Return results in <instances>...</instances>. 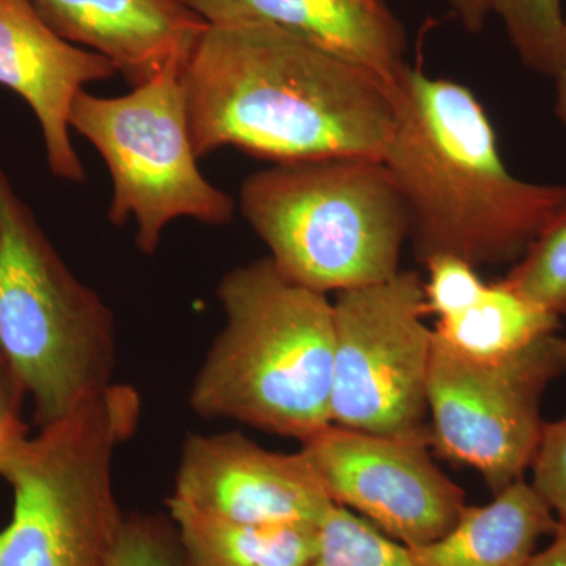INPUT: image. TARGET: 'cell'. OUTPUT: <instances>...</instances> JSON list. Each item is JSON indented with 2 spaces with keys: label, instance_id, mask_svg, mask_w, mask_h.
I'll use <instances>...</instances> for the list:
<instances>
[{
  "label": "cell",
  "instance_id": "15",
  "mask_svg": "<svg viewBox=\"0 0 566 566\" xmlns=\"http://www.w3.org/2000/svg\"><path fill=\"white\" fill-rule=\"evenodd\" d=\"M560 527L526 479L490 504L468 505L455 526L428 545L409 547L415 566H527L543 536Z\"/></svg>",
  "mask_w": 566,
  "mask_h": 566
},
{
  "label": "cell",
  "instance_id": "16",
  "mask_svg": "<svg viewBox=\"0 0 566 566\" xmlns=\"http://www.w3.org/2000/svg\"><path fill=\"white\" fill-rule=\"evenodd\" d=\"M170 517L196 566H307L322 534L312 524L255 526L205 515L169 499Z\"/></svg>",
  "mask_w": 566,
  "mask_h": 566
},
{
  "label": "cell",
  "instance_id": "13",
  "mask_svg": "<svg viewBox=\"0 0 566 566\" xmlns=\"http://www.w3.org/2000/svg\"><path fill=\"white\" fill-rule=\"evenodd\" d=\"M70 43L109 59L139 87L169 66L186 69L208 22L188 0H32Z\"/></svg>",
  "mask_w": 566,
  "mask_h": 566
},
{
  "label": "cell",
  "instance_id": "14",
  "mask_svg": "<svg viewBox=\"0 0 566 566\" xmlns=\"http://www.w3.org/2000/svg\"><path fill=\"white\" fill-rule=\"evenodd\" d=\"M210 25H277L392 82L405 69L406 31L386 0H188Z\"/></svg>",
  "mask_w": 566,
  "mask_h": 566
},
{
  "label": "cell",
  "instance_id": "1",
  "mask_svg": "<svg viewBox=\"0 0 566 566\" xmlns=\"http://www.w3.org/2000/svg\"><path fill=\"white\" fill-rule=\"evenodd\" d=\"M193 151L274 164L385 155L389 82L264 22L208 25L182 71Z\"/></svg>",
  "mask_w": 566,
  "mask_h": 566
},
{
  "label": "cell",
  "instance_id": "6",
  "mask_svg": "<svg viewBox=\"0 0 566 566\" xmlns=\"http://www.w3.org/2000/svg\"><path fill=\"white\" fill-rule=\"evenodd\" d=\"M0 352L32 401L39 430L114 382L111 308L71 273L2 167Z\"/></svg>",
  "mask_w": 566,
  "mask_h": 566
},
{
  "label": "cell",
  "instance_id": "5",
  "mask_svg": "<svg viewBox=\"0 0 566 566\" xmlns=\"http://www.w3.org/2000/svg\"><path fill=\"white\" fill-rule=\"evenodd\" d=\"M140 415L139 392L112 382L13 450L0 468L14 495L0 566H109L125 520L114 457Z\"/></svg>",
  "mask_w": 566,
  "mask_h": 566
},
{
  "label": "cell",
  "instance_id": "23",
  "mask_svg": "<svg viewBox=\"0 0 566 566\" xmlns=\"http://www.w3.org/2000/svg\"><path fill=\"white\" fill-rule=\"evenodd\" d=\"M531 469V485L566 527V417L545 423Z\"/></svg>",
  "mask_w": 566,
  "mask_h": 566
},
{
  "label": "cell",
  "instance_id": "20",
  "mask_svg": "<svg viewBox=\"0 0 566 566\" xmlns=\"http://www.w3.org/2000/svg\"><path fill=\"white\" fill-rule=\"evenodd\" d=\"M319 534L318 554L307 566H415L409 547L345 506L331 509Z\"/></svg>",
  "mask_w": 566,
  "mask_h": 566
},
{
  "label": "cell",
  "instance_id": "10",
  "mask_svg": "<svg viewBox=\"0 0 566 566\" xmlns=\"http://www.w3.org/2000/svg\"><path fill=\"white\" fill-rule=\"evenodd\" d=\"M301 452L335 505L356 510L406 547L441 538L468 506L463 488L419 442L329 424Z\"/></svg>",
  "mask_w": 566,
  "mask_h": 566
},
{
  "label": "cell",
  "instance_id": "18",
  "mask_svg": "<svg viewBox=\"0 0 566 566\" xmlns=\"http://www.w3.org/2000/svg\"><path fill=\"white\" fill-rule=\"evenodd\" d=\"M493 13L504 22L521 62L536 74L554 77L566 35L562 0H493Z\"/></svg>",
  "mask_w": 566,
  "mask_h": 566
},
{
  "label": "cell",
  "instance_id": "17",
  "mask_svg": "<svg viewBox=\"0 0 566 566\" xmlns=\"http://www.w3.org/2000/svg\"><path fill=\"white\" fill-rule=\"evenodd\" d=\"M558 326V316L499 281L486 283L479 300L461 314L438 319L433 335L463 356L497 359L557 333Z\"/></svg>",
  "mask_w": 566,
  "mask_h": 566
},
{
  "label": "cell",
  "instance_id": "12",
  "mask_svg": "<svg viewBox=\"0 0 566 566\" xmlns=\"http://www.w3.org/2000/svg\"><path fill=\"white\" fill-rule=\"evenodd\" d=\"M117 73L109 59L59 35L32 0H0V85L20 95L35 114L54 177L85 181L71 142V109L85 85Z\"/></svg>",
  "mask_w": 566,
  "mask_h": 566
},
{
  "label": "cell",
  "instance_id": "11",
  "mask_svg": "<svg viewBox=\"0 0 566 566\" xmlns=\"http://www.w3.org/2000/svg\"><path fill=\"white\" fill-rule=\"evenodd\" d=\"M170 499L255 526H322L335 505L301 450L271 452L241 433L189 436Z\"/></svg>",
  "mask_w": 566,
  "mask_h": 566
},
{
  "label": "cell",
  "instance_id": "27",
  "mask_svg": "<svg viewBox=\"0 0 566 566\" xmlns=\"http://www.w3.org/2000/svg\"><path fill=\"white\" fill-rule=\"evenodd\" d=\"M554 80H556V115L566 128V35L560 63H558Z\"/></svg>",
  "mask_w": 566,
  "mask_h": 566
},
{
  "label": "cell",
  "instance_id": "3",
  "mask_svg": "<svg viewBox=\"0 0 566 566\" xmlns=\"http://www.w3.org/2000/svg\"><path fill=\"white\" fill-rule=\"evenodd\" d=\"M226 326L193 379L189 405L305 442L331 420L334 305L286 277L270 256L218 286Z\"/></svg>",
  "mask_w": 566,
  "mask_h": 566
},
{
  "label": "cell",
  "instance_id": "21",
  "mask_svg": "<svg viewBox=\"0 0 566 566\" xmlns=\"http://www.w3.org/2000/svg\"><path fill=\"white\" fill-rule=\"evenodd\" d=\"M109 566H196L174 521L156 515L123 520Z\"/></svg>",
  "mask_w": 566,
  "mask_h": 566
},
{
  "label": "cell",
  "instance_id": "24",
  "mask_svg": "<svg viewBox=\"0 0 566 566\" xmlns=\"http://www.w3.org/2000/svg\"><path fill=\"white\" fill-rule=\"evenodd\" d=\"M28 400L24 389L0 352V468L13 450L29 438V427L22 416Z\"/></svg>",
  "mask_w": 566,
  "mask_h": 566
},
{
  "label": "cell",
  "instance_id": "7",
  "mask_svg": "<svg viewBox=\"0 0 566 566\" xmlns=\"http://www.w3.org/2000/svg\"><path fill=\"white\" fill-rule=\"evenodd\" d=\"M182 66L172 65L123 96L74 99L70 128L91 142L109 169V221L136 222V244L153 255L175 219L207 226L232 221L234 202L197 166L186 111Z\"/></svg>",
  "mask_w": 566,
  "mask_h": 566
},
{
  "label": "cell",
  "instance_id": "19",
  "mask_svg": "<svg viewBox=\"0 0 566 566\" xmlns=\"http://www.w3.org/2000/svg\"><path fill=\"white\" fill-rule=\"evenodd\" d=\"M501 282L558 318L566 315V205Z\"/></svg>",
  "mask_w": 566,
  "mask_h": 566
},
{
  "label": "cell",
  "instance_id": "8",
  "mask_svg": "<svg viewBox=\"0 0 566 566\" xmlns=\"http://www.w3.org/2000/svg\"><path fill=\"white\" fill-rule=\"evenodd\" d=\"M331 420L337 427L431 446L423 281L398 271L337 293Z\"/></svg>",
  "mask_w": 566,
  "mask_h": 566
},
{
  "label": "cell",
  "instance_id": "22",
  "mask_svg": "<svg viewBox=\"0 0 566 566\" xmlns=\"http://www.w3.org/2000/svg\"><path fill=\"white\" fill-rule=\"evenodd\" d=\"M428 281L423 282L424 312L438 319L461 314L479 300L486 282L479 268L450 253L431 256L423 263Z\"/></svg>",
  "mask_w": 566,
  "mask_h": 566
},
{
  "label": "cell",
  "instance_id": "26",
  "mask_svg": "<svg viewBox=\"0 0 566 566\" xmlns=\"http://www.w3.org/2000/svg\"><path fill=\"white\" fill-rule=\"evenodd\" d=\"M527 566H566V527L557 528L553 542L545 549L535 553Z\"/></svg>",
  "mask_w": 566,
  "mask_h": 566
},
{
  "label": "cell",
  "instance_id": "4",
  "mask_svg": "<svg viewBox=\"0 0 566 566\" xmlns=\"http://www.w3.org/2000/svg\"><path fill=\"white\" fill-rule=\"evenodd\" d=\"M240 207L281 273L315 292L400 271L408 208L381 159L274 164L245 178Z\"/></svg>",
  "mask_w": 566,
  "mask_h": 566
},
{
  "label": "cell",
  "instance_id": "25",
  "mask_svg": "<svg viewBox=\"0 0 566 566\" xmlns=\"http://www.w3.org/2000/svg\"><path fill=\"white\" fill-rule=\"evenodd\" d=\"M453 13L469 33H480L485 29L493 13V0H450Z\"/></svg>",
  "mask_w": 566,
  "mask_h": 566
},
{
  "label": "cell",
  "instance_id": "2",
  "mask_svg": "<svg viewBox=\"0 0 566 566\" xmlns=\"http://www.w3.org/2000/svg\"><path fill=\"white\" fill-rule=\"evenodd\" d=\"M394 125L381 161L403 197L420 263L450 253L515 264L566 205V186L510 172L468 85L406 65L390 82Z\"/></svg>",
  "mask_w": 566,
  "mask_h": 566
},
{
  "label": "cell",
  "instance_id": "9",
  "mask_svg": "<svg viewBox=\"0 0 566 566\" xmlns=\"http://www.w3.org/2000/svg\"><path fill=\"white\" fill-rule=\"evenodd\" d=\"M566 374V337L547 334L497 359H472L433 335L428 374L431 446L469 465L493 494L524 479L545 423L542 398Z\"/></svg>",
  "mask_w": 566,
  "mask_h": 566
}]
</instances>
